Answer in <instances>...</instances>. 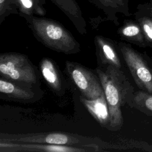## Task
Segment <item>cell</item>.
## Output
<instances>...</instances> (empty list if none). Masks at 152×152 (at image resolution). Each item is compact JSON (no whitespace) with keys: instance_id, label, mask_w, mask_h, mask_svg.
Listing matches in <instances>:
<instances>
[{"instance_id":"cell-1","label":"cell","mask_w":152,"mask_h":152,"mask_svg":"<svg viewBox=\"0 0 152 152\" xmlns=\"http://www.w3.org/2000/svg\"><path fill=\"white\" fill-rule=\"evenodd\" d=\"M109 109L110 130H119L124 124L122 107L129 103L135 92L134 87L121 69L107 65L96 69Z\"/></svg>"},{"instance_id":"cell-2","label":"cell","mask_w":152,"mask_h":152,"mask_svg":"<svg viewBox=\"0 0 152 152\" xmlns=\"http://www.w3.org/2000/svg\"><path fill=\"white\" fill-rule=\"evenodd\" d=\"M27 21L36 39L46 47L65 54H75L80 45L59 22L42 17L19 14Z\"/></svg>"},{"instance_id":"cell-3","label":"cell","mask_w":152,"mask_h":152,"mask_svg":"<svg viewBox=\"0 0 152 152\" xmlns=\"http://www.w3.org/2000/svg\"><path fill=\"white\" fill-rule=\"evenodd\" d=\"M0 75L7 80L37 87L39 77L27 56L15 52L0 54Z\"/></svg>"},{"instance_id":"cell-4","label":"cell","mask_w":152,"mask_h":152,"mask_svg":"<svg viewBox=\"0 0 152 152\" xmlns=\"http://www.w3.org/2000/svg\"><path fill=\"white\" fill-rule=\"evenodd\" d=\"M117 47L138 88L152 93V60L128 43L118 42Z\"/></svg>"},{"instance_id":"cell-5","label":"cell","mask_w":152,"mask_h":152,"mask_svg":"<svg viewBox=\"0 0 152 152\" xmlns=\"http://www.w3.org/2000/svg\"><path fill=\"white\" fill-rule=\"evenodd\" d=\"M65 72L84 97L94 99L104 93L98 75L83 65L66 61Z\"/></svg>"},{"instance_id":"cell-6","label":"cell","mask_w":152,"mask_h":152,"mask_svg":"<svg viewBox=\"0 0 152 152\" xmlns=\"http://www.w3.org/2000/svg\"><path fill=\"white\" fill-rule=\"evenodd\" d=\"M0 141L17 143H37L55 145H73L80 144V141L77 137L68 134L52 132L47 134H33L21 135H10L8 137L1 136Z\"/></svg>"},{"instance_id":"cell-7","label":"cell","mask_w":152,"mask_h":152,"mask_svg":"<svg viewBox=\"0 0 152 152\" xmlns=\"http://www.w3.org/2000/svg\"><path fill=\"white\" fill-rule=\"evenodd\" d=\"M0 93L5 99L21 102H33L40 98L43 93H39L37 88L27 85L7 80L1 77Z\"/></svg>"},{"instance_id":"cell-8","label":"cell","mask_w":152,"mask_h":152,"mask_svg":"<svg viewBox=\"0 0 152 152\" xmlns=\"http://www.w3.org/2000/svg\"><path fill=\"white\" fill-rule=\"evenodd\" d=\"M1 151H40V152H81L89 151L83 147L37 143H17L0 141Z\"/></svg>"},{"instance_id":"cell-9","label":"cell","mask_w":152,"mask_h":152,"mask_svg":"<svg viewBox=\"0 0 152 152\" xmlns=\"http://www.w3.org/2000/svg\"><path fill=\"white\" fill-rule=\"evenodd\" d=\"M94 45L99 66L104 67L110 65L121 69V61L113 41L97 35L94 37Z\"/></svg>"},{"instance_id":"cell-10","label":"cell","mask_w":152,"mask_h":152,"mask_svg":"<svg viewBox=\"0 0 152 152\" xmlns=\"http://www.w3.org/2000/svg\"><path fill=\"white\" fill-rule=\"evenodd\" d=\"M39 68L49 87L56 94L63 95L66 89V84L56 63L50 58H44L40 62Z\"/></svg>"},{"instance_id":"cell-11","label":"cell","mask_w":152,"mask_h":152,"mask_svg":"<svg viewBox=\"0 0 152 152\" xmlns=\"http://www.w3.org/2000/svg\"><path fill=\"white\" fill-rule=\"evenodd\" d=\"M80 102L93 118L103 128L110 130V116L104 93L94 99L80 96Z\"/></svg>"},{"instance_id":"cell-12","label":"cell","mask_w":152,"mask_h":152,"mask_svg":"<svg viewBox=\"0 0 152 152\" xmlns=\"http://www.w3.org/2000/svg\"><path fill=\"white\" fill-rule=\"evenodd\" d=\"M50 1L68 17L80 34H85L87 33L86 22L76 0Z\"/></svg>"},{"instance_id":"cell-13","label":"cell","mask_w":152,"mask_h":152,"mask_svg":"<svg viewBox=\"0 0 152 152\" xmlns=\"http://www.w3.org/2000/svg\"><path fill=\"white\" fill-rule=\"evenodd\" d=\"M120 39L141 48L147 46L145 37L140 24L133 20H125L124 24L118 30Z\"/></svg>"},{"instance_id":"cell-14","label":"cell","mask_w":152,"mask_h":152,"mask_svg":"<svg viewBox=\"0 0 152 152\" xmlns=\"http://www.w3.org/2000/svg\"><path fill=\"white\" fill-rule=\"evenodd\" d=\"M135 18L142 28L147 46L152 49V6L147 4L138 5Z\"/></svg>"},{"instance_id":"cell-15","label":"cell","mask_w":152,"mask_h":152,"mask_svg":"<svg viewBox=\"0 0 152 152\" xmlns=\"http://www.w3.org/2000/svg\"><path fill=\"white\" fill-rule=\"evenodd\" d=\"M128 105L152 116V93L141 90L135 91Z\"/></svg>"},{"instance_id":"cell-16","label":"cell","mask_w":152,"mask_h":152,"mask_svg":"<svg viewBox=\"0 0 152 152\" xmlns=\"http://www.w3.org/2000/svg\"><path fill=\"white\" fill-rule=\"evenodd\" d=\"M19 14L29 15H45L46 11L44 8L46 0H17Z\"/></svg>"},{"instance_id":"cell-17","label":"cell","mask_w":152,"mask_h":152,"mask_svg":"<svg viewBox=\"0 0 152 152\" xmlns=\"http://www.w3.org/2000/svg\"><path fill=\"white\" fill-rule=\"evenodd\" d=\"M106 15V20L112 21L115 25H119L117 13L119 12L118 7L112 0H88Z\"/></svg>"},{"instance_id":"cell-18","label":"cell","mask_w":152,"mask_h":152,"mask_svg":"<svg viewBox=\"0 0 152 152\" xmlns=\"http://www.w3.org/2000/svg\"><path fill=\"white\" fill-rule=\"evenodd\" d=\"M17 0H0V24L10 14H19Z\"/></svg>"},{"instance_id":"cell-19","label":"cell","mask_w":152,"mask_h":152,"mask_svg":"<svg viewBox=\"0 0 152 152\" xmlns=\"http://www.w3.org/2000/svg\"><path fill=\"white\" fill-rule=\"evenodd\" d=\"M112 1L118 7L120 13L126 16L130 15L128 8V0H112Z\"/></svg>"},{"instance_id":"cell-20","label":"cell","mask_w":152,"mask_h":152,"mask_svg":"<svg viewBox=\"0 0 152 152\" xmlns=\"http://www.w3.org/2000/svg\"><path fill=\"white\" fill-rule=\"evenodd\" d=\"M151 148H152V144H151Z\"/></svg>"}]
</instances>
